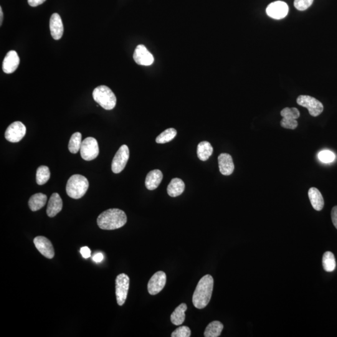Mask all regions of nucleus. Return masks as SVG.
<instances>
[{
	"instance_id": "obj_8",
	"label": "nucleus",
	"mask_w": 337,
	"mask_h": 337,
	"mask_svg": "<svg viewBox=\"0 0 337 337\" xmlns=\"http://www.w3.org/2000/svg\"><path fill=\"white\" fill-rule=\"evenodd\" d=\"M26 132V126L22 122L16 121L8 127L5 131V138L11 143H18L24 138Z\"/></svg>"
},
{
	"instance_id": "obj_21",
	"label": "nucleus",
	"mask_w": 337,
	"mask_h": 337,
	"mask_svg": "<svg viewBox=\"0 0 337 337\" xmlns=\"http://www.w3.org/2000/svg\"><path fill=\"white\" fill-rule=\"evenodd\" d=\"M47 202V196L42 193H37L30 197L29 202L30 209L35 212L41 209Z\"/></svg>"
},
{
	"instance_id": "obj_11",
	"label": "nucleus",
	"mask_w": 337,
	"mask_h": 337,
	"mask_svg": "<svg viewBox=\"0 0 337 337\" xmlns=\"http://www.w3.org/2000/svg\"><path fill=\"white\" fill-rule=\"evenodd\" d=\"M266 13L273 19H283L288 15V7L286 3L282 1L272 2L267 7Z\"/></svg>"
},
{
	"instance_id": "obj_3",
	"label": "nucleus",
	"mask_w": 337,
	"mask_h": 337,
	"mask_svg": "<svg viewBox=\"0 0 337 337\" xmlns=\"http://www.w3.org/2000/svg\"><path fill=\"white\" fill-rule=\"evenodd\" d=\"M89 187V182L86 177L80 174L73 175L68 180L67 193L73 199H79L85 196Z\"/></svg>"
},
{
	"instance_id": "obj_12",
	"label": "nucleus",
	"mask_w": 337,
	"mask_h": 337,
	"mask_svg": "<svg viewBox=\"0 0 337 337\" xmlns=\"http://www.w3.org/2000/svg\"><path fill=\"white\" fill-rule=\"evenodd\" d=\"M133 58L137 64L142 66H150L154 61L153 55L143 45H139L136 47Z\"/></svg>"
},
{
	"instance_id": "obj_24",
	"label": "nucleus",
	"mask_w": 337,
	"mask_h": 337,
	"mask_svg": "<svg viewBox=\"0 0 337 337\" xmlns=\"http://www.w3.org/2000/svg\"><path fill=\"white\" fill-rule=\"evenodd\" d=\"M224 325L219 321H213L207 326L204 331L205 337H218L220 335Z\"/></svg>"
},
{
	"instance_id": "obj_28",
	"label": "nucleus",
	"mask_w": 337,
	"mask_h": 337,
	"mask_svg": "<svg viewBox=\"0 0 337 337\" xmlns=\"http://www.w3.org/2000/svg\"><path fill=\"white\" fill-rule=\"evenodd\" d=\"M177 135V131L174 128L167 129L160 135L157 137L156 141L158 144H165L173 140Z\"/></svg>"
},
{
	"instance_id": "obj_29",
	"label": "nucleus",
	"mask_w": 337,
	"mask_h": 337,
	"mask_svg": "<svg viewBox=\"0 0 337 337\" xmlns=\"http://www.w3.org/2000/svg\"><path fill=\"white\" fill-rule=\"evenodd\" d=\"M281 116L283 118L287 119H293V120H296L300 117V114L299 112L298 109L295 108H285L283 109L280 112Z\"/></svg>"
},
{
	"instance_id": "obj_18",
	"label": "nucleus",
	"mask_w": 337,
	"mask_h": 337,
	"mask_svg": "<svg viewBox=\"0 0 337 337\" xmlns=\"http://www.w3.org/2000/svg\"><path fill=\"white\" fill-rule=\"evenodd\" d=\"M163 179V174L160 170L155 169L149 172L145 181L146 188L150 191L156 189L161 184Z\"/></svg>"
},
{
	"instance_id": "obj_36",
	"label": "nucleus",
	"mask_w": 337,
	"mask_h": 337,
	"mask_svg": "<svg viewBox=\"0 0 337 337\" xmlns=\"http://www.w3.org/2000/svg\"><path fill=\"white\" fill-rule=\"evenodd\" d=\"M46 0H28V3L32 7H36L45 2Z\"/></svg>"
},
{
	"instance_id": "obj_19",
	"label": "nucleus",
	"mask_w": 337,
	"mask_h": 337,
	"mask_svg": "<svg viewBox=\"0 0 337 337\" xmlns=\"http://www.w3.org/2000/svg\"><path fill=\"white\" fill-rule=\"evenodd\" d=\"M308 194L313 208L317 211L322 210L324 207V199L319 190L315 187H311L308 190Z\"/></svg>"
},
{
	"instance_id": "obj_38",
	"label": "nucleus",
	"mask_w": 337,
	"mask_h": 337,
	"mask_svg": "<svg viewBox=\"0 0 337 337\" xmlns=\"http://www.w3.org/2000/svg\"><path fill=\"white\" fill-rule=\"evenodd\" d=\"M3 20H4V14H3L2 8L0 7V25H2Z\"/></svg>"
},
{
	"instance_id": "obj_13",
	"label": "nucleus",
	"mask_w": 337,
	"mask_h": 337,
	"mask_svg": "<svg viewBox=\"0 0 337 337\" xmlns=\"http://www.w3.org/2000/svg\"><path fill=\"white\" fill-rule=\"evenodd\" d=\"M35 247L45 257L52 259L55 256V250L53 244L47 237L38 236L34 240Z\"/></svg>"
},
{
	"instance_id": "obj_17",
	"label": "nucleus",
	"mask_w": 337,
	"mask_h": 337,
	"mask_svg": "<svg viewBox=\"0 0 337 337\" xmlns=\"http://www.w3.org/2000/svg\"><path fill=\"white\" fill-rule=\"evenodd\" d=\"M63 209V201L59 194L53 193L48 201L47 213L48 216L54 217Z\"/></svg>"
},
{
	"instance_id": "obj_31",
	"label": "nucleus",
	"mask_w": 337,
	"mask_h": 337,
	"mask_svg": "<svg viewBox=\"0 0 337 337\" xmlns=\"http://www.w3.org/2000/svg\"><path fill=\"white\" fill-rule=\"evenodd\" d=\"M318 158L323 163H330L335 160V156L332 152L326 150L321 151L318 154Z\"/></svg>"
},
{
	"instance_id": "obj_35",
	"label": "nucleus",
	"mask_w": 337,
	"mask_h": 337,
	"mask_svg": "<svg viewBox=\"0 0 337 337\" xmlns=\"http://www.w3.org/2000/svg\"><path fill=\"white\" fill-rule=\"evenodd\" d=\"M81 253L83 256V257L85 258H88L91 257V250L90 248L88 247H83L80 250Z\"/></svg>"
},
{
	"instance_id": "obj_7",
	"label": "nucleus",
	"mask_w": 337,
	"mask_h": 337,
	"mask_svg": "<svg viewBox=\"0 0 337 337\" xmlns=\"http://www.w3.org/2000/svg\"><path fill=\"white\" fill-rule=\"evenodd\" d=\"M129 287V277L125 273L118 275L116 279V296L119 305L125 304Z\"/></svg>"
},
{
	"instance_id": "obj_1",
	"label": "nucleus",
	"mask_w": 337,
	"mask_h": 337,
	"mask_svg": "<svg viewBox=\"0 0 337 337\" xmlns=\"http://www.w3.org/2000/svg\"><path fill=\"white\" fill-rule=\"evenodd\" d=\"M214 288V278L211 275H204L197 283L192 296V303L195 307L202 309L208 305L211 300Z\"/></svg>"
},
{
	"instance_id": "obj_9",
	"label": "nucleus",
	"mask_w": 337,
	"mask_h": 337,
	"mask_svg": "<svg viewBox=\"0 0 337 337\" xmlns=\"http://www.w3.org/2000/svg\"><path fill=\"white\" fill-rule=\"evenodd\" d=\"M129 158L128 147L126 145L121 146L113 159L111 169L114 173L119 174L123 171L128 163Z\"/></svg>"
},
{
	"instance_id": "obj_22",
	"label": "nucleus",
	"mask_w": 337,
	"mask_h": 337,
	"mask_svg": "<svg viewBox=\"0 0 337 337\" xmlns=\"http://www.w3.org/2000/svg\"><path fill=\"white\" fill-rule=\"evenodd\" d=\"M187 306L186 303H181L172 312L171 315V322L175 325H182L186 318V311Z\"/></svg>"
},
{
	"instance_id": "obj_20",
	"label": "nucleus",
	"mask_w": 337,
	"mask_h": 337,
	"mask_svg": "<svg viewBox=\"0 0 337 337\" xmlns=\"http://www.w3.org/2000/svg\"><path fill=\"white\" fill-rule=\"evenodd\" d=\"M184 189L185 184L183 181H182L181 179L174 178L171 180L168 185L167 191H168L169 196L176 197L183 193Z\"/></svg>"
},
{
	"instance_id": "obj_14",
	"label": "nucleus",
	"mask_w": 337,
	"mask_h": 337,
	"mask_svg": "<svg viewBox=\"0 0 337 337\" xmlns=\"http://www.w3.org/2000/svg\"><path fill=\"white\" fill-rule=\"evenodd\" d=\"M20 58L15 51L12 50L7 53L3 62V70L7 74L14 73L19 67Z\"/></svg>"
},
{
	"instance_id": "obj_6",
	"label": "nucleus",
	"mask_w": 337,
	"mask_h": 337,
	"mask_svg": "<svg viewBox=\"0 0 337 337\" xmlns=\"http://www.w3.org/2000/svg\"><path fill=\"white\" fill-rule=\"evenodd\" d=\"M81 156L85 161H90L97 158L99 155V146L95 138H86L83 141L80 149Z\"/></svg>"
},
{
	"instance_id": "obj_15",
	"label": "nucleus",
	"mask_w": 337,
	"mask_h": 337,
	"mask_svg": "<svg viewBox=\"0 0 337 337\" xmlns=\"http://www.w3.org/2000/svg\"><path fill=\"white\" fill-rule=\"evenodd\" d=\"M50 29L53 39L58 40L62 39L64 32V28L59 14H54L51 17Z\"/></svg>"
},
{
	"instance_id": "obj_2",
	"label": "nucleus",
	"mask_w": 337,
	"mask_h": 337,
	"mask_svg": "<svg viewBox=\"0 0 337 337\" xmlns=\"http://www.w3.org/2000/svg\"><path fill=\"white\" fill-rule=\"evenodd\" d=\"M125 212L119 209L106 210L99 215L97 223L99 227L103 230L120 229L126 224Z\"/></svg>"
},
{
	"instance_id": "obj_4",
	"label": "nucleus",
	"mask_w": 337,
	"mask_h": 337,
	"mask_svg": "<svg viewBox=\"0 0 337 337\" xmlns=\"http://www.w3.org/2000/svg\"><path fill=\"white\" fill-rule=\"evenodd\" d=\"M94 100L106 110H111L116 105V97L110 88L100 86L93 91Z\"/></svg>"
},
{
	"instance_id": "obj_23",
	"label": "nucleus",
	"mask_w": 337,
	"mask_h": 337,
	"mask_svg": "<svg viewBox=\"0 0 337 337\" xmlns=\"http://www.w3.org/2000/svg\"><path fill=\"white\" fill-rule=\"evenodd\" d=\"M213 151L211 144L207 141H202L197 146V156L200 160L206 161L211 156Z\"/></svg>"
},
{
	"instance_id": "obj_30",
	"label": "nucleus",
	"mask_w": 337,
	"mask_h": 337,
	"mask_svg": "<svg viewBox=\"0 0 337 337\" xmlns=\"http://www.w3.org/2000/svg\"><path fill=\"white\" fill-rule=\"evenodd\" d=\"M191 331L188 326H181L175 330L171 334L172 337H189L191 336Z\"/></svg>"
},
{
	"instance_id": "obj_25",
	"label": "nucleus",
	"mask_w": 337,
	"mask_h": 337,
	"mask_svg": "<svg viewBox=\"0 0 337 337\" xmlns=\"http://www.w3.org/2000/svg\"><path fill=\"white\" fill-rule=\"evenodd\" d=\"M322 264L323 269L326 272H333L335 269V258L332 252L328 251L324 253L322 258Z\"/></svg>"
},
{
	"instance_id": "obj_26",
	"label": "nucleus",
	"mask_w": 337,
	"mask_h": 337,
	"mask_svg": "<svg viewBox=\"0 0 337 337\" xmlns=\"http://www.w3.org/2000/svg\"><path fill=\"white\" fill-rule=\"evenodd\" d=\"M82 144V135L80 133H75L71 137L68 145L70 153L77 154L80 150Z\"/></svg>"
},
{
	"instance_id": "obj_32",
	"label": "nucleus",
	"mask_w": 337,
	"mask_h": 337,
	"mask_svg": "<svg viewBox=\"0 0 337 337\" xmlns=\"http://www.w3.org/2000/svg\"><path fill=\"white\" fill-rule=\"evenodd\" d=\"M313 0H294V7L299 11H305L312 5Z\"/></svg>"
},
{
	"instance_id": "obj_34",
	"label": "nucleus",
	"mask_w": 337,
	"mask_h": 337,
	"mask_svg": "<svg viewBox=\"0 0 337 337\" xmlns=\"http://www.w3.org/2000/svg\"><path fill=\"white\" fill-rule=\"evenodd\" d=\"M331 217L333 224L337 229V206L333 207L332 210H331Z\"/></svg>"
},
{
	"instance_id": "obj_37",
	"label": "nucleus",
	"mask_w": 337,
	"mask_h": 337,
	"mask_svg": "<svg viewBox=\"0 0 337 337\" xmlns=\"http://www.w3.org/2000/svg\"><path fill=\"white\" fill-rule=\"evenodd\" d=\"M103 258L104 256L103 253H98L93 256V260L96 262H102Z\"/></svg>"
},
{
	"instance_id": "obj_33",
	"label": "nucleus",
	"mask_w": 337,
	"mask_h": 337,
	"mask_svg": "<svg viewBox=\"0 0 337 337\" xmlns=\"http://www.w3.org/2000/svg\"><path fill=\"white\" fill-rule=\"evenodd\" d=\"M280 125L285 129H295L298 126V122L296 120L283 118L280 121Z\"/></svg>"
},
{
	"instance_id": "obj_27",
	"label": "nucleus",
	"mask_w": 337,
	"mask_h": 337,
	"mask_svg": "<svg viewBox=\"0 0 337 337\" xmlns=\"http://www.w3.org/2000/svg\"><path fill=\"white\" fill-rule=\"evenodd\" d=\"M50 171L48 167L45 166H40L37 171V184L42 186L49 181L50 178Z\"/></svg>"
},
{
	"instance_id": "obj_10",
	"label": "nucleus",
	"mask_w": 337,
	"mask_h": 337,
	"mask_svg": "<svg viewBox=\"0 0 337 337\" xmlns=\"http://www.w3.org/2000/svg\"><path fill=\"white\" fill-rule=\"evenodd\" d=\"M166 283V274L163 271H158L152 276L148 284L149 294H158L165 287Z\"/></svg>"
},
{
	"instance_id": "obj_16",
	"label": "nucleus",
	"mask_w": 337,
	"mask_h": 337,
	"mask_svg": "<svg viewBox=\"0 0 337 337\" xmlns=\"http://www.w3.org/2000/svg\"><path fill=\"white\" fill-rule=\"evenodd\" d=\"M220 173L224 176H229L234 171V164L232 156L229 154L222 153L218 157Z\"/></svg>"
},
{
	"instance_id": "obj_5",
	"label": "nucleus",
	"mask_w": 337,
	"mask_h": 337,
	"mask_svg": "<svg viewBox=\"0 0 337 337\" xmlns=\"http://www.w3.org/2000/svg\"><path fill=\"white\" fill-rule=\"evenodd\" d=\"M296 103L298 105L307 109L309 114L313 117L320 115L323 111L322 103L310 96H299L296 100Z\"/></svg>"
}]
</instances>
